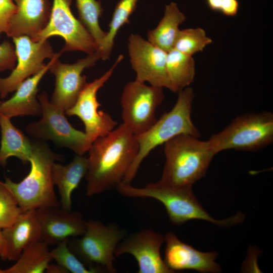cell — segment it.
<instances>
[{"label":"cell","instance_id":"obj_21","mask_svg":"<svg viewBox=\"0 0 273 273\" xmlns=\"http://www.w3.org/2000/svg\"><path fill=\"white\" fill-rule=\"evenodd\" d=\"M87 166V157L78 154L68 164L56 162L53 164L52 179L54 186L58 188L62 209L71 211L72 193L85 176Z\"/></svg>","mask_w":273,"mask_h":273},{"label":"cell","instance_id":"obj_19","mask_svg":"<svg viewBox=\"0 0 273 273\" xmlns=\"http://www.w3.org/2000/svg\"><path fill=\"white\" fill-rule=\"evenodd\" d=\"M6 242V260L16 261L23 250L41 240L36 209L23 211L9 226L2 229Z\"/></svg>","mask_w":273,"mask_h":273},{"label":"cell","instance_id":"obj_13","mask_svg":"<svg viewBox=\"0 0 273 273\" xmlns=\"http://www.w3.org/2000/svg\"><path fill=\"white\" fill-rule=\"evenodd\" d=\"M128 52L135 79L175 93L167 71L166 52L132 33L128 38Z\"/></svg>","mask_w":273,"mask_h":273},{"label":"cell","instance_id":"obj_15","mask_svg":"<svg viewBox=\"0 0 273 273\" xmlns=\"http://www.w3.org/2000/svg\"><path fill=\"white\" fill-rule=\"evenodd\" d=\"M164 236L153 230L145 229L126 237L118 244L115 256L129 254L136 260L138 273H172L160 254Z\"/></svg>","mask_w":273,"mask_h":273},{"label":"cell","instance_id":"obj_20","mask_svg":"<svg viewBox=\"0 0 273 273\" xmlns=\"http://www.w3.org/2000/svg\"><path fill=\"white\" fill-rule=\"evenodd\" d=\"M51 63V60L41 71L20 83L10 99L2 102L0 113L10 119L22 116H41V108L37 95L38 85Z\"/></svg>","mask_w":273,"mask_h":273},{"label":"cell","instance_id":"obj_36","mask_svg":"<svg viewBox=\"0 0 273 273\" xmlns=\"http://www.w3.org/2000/svg\"><path fill=\"white\" fill-rule=\"evenodd\" d=\"M0 273H4V269H2L0 268Z\"/></svg>","mask_w":273,"mask_h":273},{"label":"cell","instance_id":"obj_5","mask_svg":"<svg viewBox=\"0 0 273 273\" xmlns=\"http://www.w3.org/2000/svg\"><path fill=\"white\" fill-rule=\"evenodd\" d=\"M59 159L47 144L33 141L28 175L19 183L5 177V183L15 196L22 211L59 206L52 176L53 164Z\"/></svg>","mask_w":273,"mask_h":273},{"label":"cell","instance_id":"obj_10","mask_svg":"<svg viewBox=\"0 0 273 273\" xmlns=\"http://www.w3.org/2000/svg\"><path fill=\"white\" fill-rule=\"evenodd\" d=\"M123 59L121 54L104 74L93 81L87 83L74 104L65 111L68 116L78 117L83 122L85 133L92 143L98 138L105 136L113 130L117 122L107 112L99 110L100 103L97 99L99 90L112 76L115 69Z\"/></svg>","mask_w":273,"mask_h":273},{"label":"cell","instance_id":"obj_29","mask_svg":"<svg viewBox=\"0 0 273 273\" xmlns=\"http://www.w3.org/2000/svg\"><path fill=\"white\" fill-rule=\"evenodd\" d=\"M212 40L202 28H190L179 30L173 48L190 56L202 52Z\"/></svg>","mask_w":273,"mask_h":273},{"label":"cell","instance_id":"obj_8","mask_svg":"<svg viewBox=\"0 0 273 273\" xmlns=\"http://www.w3.org/2000/svg\"><path fill=\"white\" fill-rule=\"evenodd\" d=\"M41 108V118L28 124L26 132L31 136L50 140L60 147L67 148L76 154L83 155L92 143L84 132L72 126L65 116V111L53 105L48 94L37 95Z\"/></svg>","mask_w":273,"mask_h":273},{"label":"cell","instance_id":"obj_27","mask_svg":"<svg viewBox=\"0 0 273 273\" xmlns=\"http://www.w3.org/2000/svg\"><path fill=\"white\" fill-rule=\"evenodd\" d=\"M79 20L88 30L95 41L98 51L106 35L99 24L103 9L100 1L75 0Z\"/></svg>","mask_w":273,"mask_h":273},{"label":"cell","instance_id":"obj_33","mask_svg":"<svg viewBox=\"0 0 273 273\" xmlns=\"http://www.w3.org/2000/svg\"><path fill=\"white\" fill-rule=\"evenodd\" d=\"M16 10L13 0H0V38L3 33L6 34L10 19Z\"/></svg>","mask_w":273,"mask_h":273},{"label":"cell","instance_id":"obj_23","mask_svg":"<svg viewBox=\"0 0 273 273\" xmlns=\"http://www.w3.org/2000/svg\"><path fill=\"white\" fill-rule=\"evenodd\" d=\"M186 19L177 4L171 2L165 6L164 15L157 26L149 30L147 40L154 45L168 52L173 48L178 32L179 26Z\"/></svg>","mask_w":273,"mask_h":273},{"label":"cell","instance_id":"obj_35","mask_svg":"<svg viewBox=\"0 0 273 273\" xmlns=\"http://www.w3.org/2000/svg\"><path fill=\"white\" fill-rule=\"evenodd\" d=\"M0 257L2 260H6V242L2 235V229L0 226Z\"/></svg>","mask_w":273,"mask_h":273},{"label":"cell","instance_id":"obj_26","mask_svg":"<svg viewBox=\"0 0 273 273\" xmlns=\"http://www.w3.org/2000/svg\"><path fill=\"white\" fill-rule=\"evenodd\" d=\"M139 0H120L116 4L109 29L100 49L97 51L101 60L109 59L114 45L115 37L121 27L129 23V18L134 11Z\"/></svg>","mask_w":273,"mask_h":273},{"label":"cell","instance_id":"obj_25","mask_svg":"<svg viewBox=\"0 0 273 273\" xmlns=\"http://www.w3.org/2000/svg\"><path fill=\"white\" fill-rule=\"evenodd\" d=\"M166 68L175 93L190 86L194 80L196 69L193 56L172 49L167 52Z\"/></svg>","mask_w":273,"mask_h":273},{"label":"cell","instance_id":"obj_7","mask_svg":"<svg viewBox=\"0 0 273 273\" xmlns=\"http://www.w3.org/2000/svg\"><path fill=\"white\" fill-rule=\"evenodd\" d=\"M126 231L116 223L106 225L96 220L86 221L84 233L81 237L70 238L69 249L86 266L100 265L107 272L117 271L114 265L115 250L126 236Z\"/></svg>","mask_w":273,"mask_h":273},{"label":"cell","instance_id":"obj_1","mask_svg":"<svg viewBox=\"0 0 273 273\" xmlns=\"http://www.w3.org/2000/svg\"><path fill=\"white\" fill-rule=\"evenodd\" d=\"M138 150L135 135L124 123L95 140L87 151L86 195L92 196L116 189Z\"/></svg>","mask_w":273,"mask_h":273},{"label":"cell","instance_id":"obj_24","mask_svg":"<svg viewBox=\"0 0 273 273\" xmlns=\"http://www.w3.org/2000/svg\"><path fill=\"white\" fill-rule=\"evenodd\" d=\"M48 245L40 240L26 247L10 267L4 273H43L53 260Z\"/></svg>","mask_w":273,"mask_h":273},{"label":"cell","instance_id":"obj_2","mask_svg":"<svg viewBox=\"0 0 273 273\" xmlns=\"http://www.w3.org/2000/svg\"><path fill=\"white\" fill-rule=\"evenodd\" d=\"M181 134L164 144L165 161L160 182L173 187L192 188L205 175L216 154L208 140Z\"/></svg>","mask_w":273,"mask_h":273},{"label":"cell","instance_id":"obj_30","mask_svg":"<svg viewBox=\"0 0 273 273\" xmlns=\"http://www.w3.org/2000/svg\"><path fill=\"white\" fill-rule=\"evenodd\" d=\"M17 201L5 182L0 181V226H10L22 212Z\"/></svg>","mask_w":273,"mask_h":273},{"label":"cell","instance_id":"obj_9","mask_svg":"<svg viewBox=\"0 0 273 273\" xmlns=\"http://www.w3.org/2000/svg\"><path fill=\"white\" fill-rule=\"evenodd\" d=\"M164 97L162 87L136 79L128 82L121 97L123 123L135 135L146 131L157 120L156 111Z\"/></svg>","mask_w":273,"mask_h":273},{"label":"cell","instance_id":"obj_12","mask_svg":"<svg viewBox=\"0 0 273 273\" xmlns=\"http://www.w3.org/2000/svg\"><path fill=\"white\" fill-rule=\"evenodd\" d=\"M12 39L17 62L8 76L0 77V97L2 99L15 91L25 79L44 68L47 65L44 61L51 59L55 54L48 39L34 41L27 35Z\"/></svg>","mask_w":273,"mask_h":273},{"label":"cell","instance_id":"obj_14","mask_svg":"<svg viewBox=\"0 0 273 273\" xmlns=\"http://www.w3.org/2000/svg\"><path fill=\"white\" fill-rule=\"evenodd\" d=\"M61 54V52L56 53L50 59L49 70L55 76V88L50 102L65 112L74 104L87 83L86 76L82 75V72L94 66L101 58L96 51L75 63L66 64L59 60Z\"/></svg>","mask_w":273,"mask_h":273},{"label":"cell","instance_id":"obj_28","mask_svg":"<svg viewBox=\"0 0 273 273\" xmlns=\"http://www.w3.org/2000/svg\"><path fill=\"white\" fill-rule=\"evenodd\" d=\"M69 239L63 241L57 247L50 251L52 259L57 263L72 273L107 272L106 269L100 265L88 266L84 264L69 248Z\"/></svg>","mask_w":273,"mask_h":273},{"label":"cell","instance_id":"obj_17","mask_svg":"<svg viewBox=\"0 0 273 273\" xmlns=\"http://www.w3.org/2000/svg\"><path fill=\"white\" fill-rule=\"evenodd\" d=\"M166 243L164 261L172 270L192 269L201 272H219L221 269L215 262V251L202 252L181 241L172 232L165 236Z\"/></svg>","mask_w":273,"mask_h":273},{"label":"cell","instance_id":"obj_3","mask_svg":"<svg viewBox=\"0 0 273 273\" xmlns=\"http://www.w3.org/2000/svg\"><path fill=\"white\" fill-rule=\"evenodd\" d=\"M116 189L125 197L158 200L164 205L170 221L175 225H180L190 220L200 219L227 227L240 223L244 219V215L238 213L225 219H215L203 209L192 188L170 187L159 181L142 188H136L130 183L122 181Z\"/></svg>","mask_w":273,"mask_h":273},{"label":"cell","instance_id":"obj_11","mask_svg":"<svg viewBox=\"0 0 273 273\" xmlns=\"http://www.w3.org/2000/svg\"><path fill=\"white\" fill-rule=\"evenodd\" d=\"M72 0H53L49 21L46 26L31 38L34 41L47 40L53 36L62 37L65 44L60 52L81 51L89 54L98 47L88 30L72 13Z\"/></svg>","mask_w":273,"mask_h":273},{"label":"cell","instance_id":"obj_32","mask_svg":"<svg viewBox=\"0 0 273 273\" xmlns=\"http://www.w3.org/2000/svg\"><path fill=\"white\" fill-rule=\"evenodd\" d=\"M17 57L14 46L9 41L0 44V72L10 70L15 67Z\"/></svg>","mask_w":273,"mask_h":273},{"label":"cell","instance_id":"obj_16","mask_svg":"<svg viewBox=\"0 0 273 273\" xmlns=\"http://www.w3.org/2000/svg\"><path fill=\"white\" fill-rule=\"evenodd\" d=\"M41 240L48 245H57L71 237L83 235L86 221L78 211H67L59 207L36 209Z\"/></svg>","mask_w":273,"mask_h":273},{"label":"cell","instance_id":"obj_22","mask_svg":"<svg viewBox=\"0 0 273 273\" xmlns=\"http://www.w3.org/2000/svg\"><path fill=\"white\" fill-rule=\"evenodd\" d=\"M10 119L0 113V166L3 167L11 157L17 158L24 164L29 163L32 151L33 141L14 126Z\"/></svg>","mask_w":273,"mask_h":273},{"label":"cell","instance_id":"obj_31","mask_svg":"<svg viewBox=\"0 0 273 273\" xmlns=\"http://www.w3.org/2000/svg\"><path fill=\"white\" fill-rule=\"evenodd\" d=\"M205 2L211 11L228 17L237 15L240 7L238 0H205Z\"/></svg>","mask_w":273,"mask_h":273},{"label":"cell","instance_id":"obj_18","mask_svg":"<svg viewBox=\"0 0 273 273\" xmlns=\"http://www.w3.org/2000/svg\"><path fill=\"white\" fill-rule=\"evenodd\" d=\"M16 13L11 18L6 33L13 38L27 35L32 38L47 25L52 6L49 0H13Z\"/></svg>","mask_w":273,"mask_h":273},{"label":"cell","instance_id":"obj_4","mask_svg":"<svg viewBox=\"0 0 273 273\" xmlns=\"http://www.w3.org/2000/svg\"><path fill=\"white\" fill-rule=\"evenodd\" d=\"M176 103L169 111L146 131L135 135L139 145L138 154L126 173L123 182L130 183L144 159L157 147L181 134L200 138V131L192 119V105L195 95L193 89L186 87L178 93Z\"/></svg>","mask_w":273,"mask_h":273},{"label":"cell","instance_id":"obj_37","mask_svg":"<svg viewBox=\"0 0 273 273\" xmlns=\"http://www.w3.org/2000/svg\"><path fill=\"white\" fill-rule=\"evenodd\" d=\"M1 103H2V102H1V101H0V105H1Z\"/></svg>","mask_w":273,"mask_h":273},{"label":"cell","instance_id":"obj_6","mask_svg":"<svg viewBox=\"0 0 273 273\" xmlns=\"http://www.w3.org/2000/svg\"><path fill=\"white\" fill-rule=\"evenodd\" d=\"M208 141L216 155L228 150L263 149L273 142V113L262 111L240 115Z\"/></svg>","mask_w":273,"mask_h":273},{"label":"cell","instance_id":"obj_34","mask_svg":"<svg viewBox=\"0 0 273 273\" xmlns=\"http://www.w3.org/2000/svg\"><path fill=\"white\" fill-rule=\"evenodd\" d=\"M45 271L47 273H69L66 268L57 263L56 264L50 263Z\"/></svg>","mask_w":273,"mask_h":273}]
</instances>
